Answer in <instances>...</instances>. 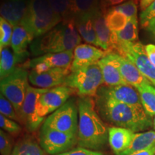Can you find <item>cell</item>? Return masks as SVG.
<instances>
[{"label": "cell", "mask_w": 155, "mask_h": 155, "mask_svg": "<svg viewBox=\"0 0 155 155\" xmlns=\"http://www.w3.org/2000/svg\"><path fill=\"white\" fill-rule=\"evenodd\" d=\"M96 107L101 117L114 127L124 128L135 133L153 127V121L143 107L128 105L108 98L96 95Z\"/></svg>", "instance_id": "obj_1"}, {"label": "cell", "mask_w": 155, "mask_h": 155, "mask_svg": "<svg viewBox=\"0 0 155 155\" xmlns=\"http://www.w3.org/2000/svg\"><path fill=\"white\" fill-rule=\"evenodd\" d=\"M78 129L77 144L79 147L98 151L108 141V128L103 121L91 97L78 100Z\"/></svg>", "instance_id": "obj_2"}, {"label": "cell", "mask_w": 155, "mask_h": 155, "mask_svg": "<svg viewBox=\"0 0 155 155\" xmlns=\"http://www.w3.org/2000/svg\"><path fill=\"white\" fill-rule=\"evenodd\" d=\"M82 38L75 27L73 19L63 20L48 33L35 38L30 45L32 55L73 51L81 44Z\"/></svg>", "instance_id": "obj_3"}, {"label": "cell", "mask_w": 155, "mask_h": 155, "mask_svg": "<svg viewBox=\"0 0 155 155\" xmlns=\"http://www.w3.org/2000/svg\"><path fill=\"white\" fill-rule=\"evenodd\" d=\"M62 21L52 9L48 0H29L20 25L35 39L48 33Z\"/></svg>", "instance_id": "obj_4"}, {"label": "cell", "mask_w": 155, "mask_h": 155, "mask_svg": "<svg viewBox=\"0 0 155 155\" xmlns=\"http://www.w3.org/2000/svg\"><path fill=\"white\" fill-rule=\"evenodd\" d=\"M104 85L101 70L98 63L71 72L63 86L72 88L80 97H96Z\"/></svg>", "instance_id": "obj_5"}, {"label": "cell", "mask_w": 155, "mask_h": 155, "mask_svg": "<svg viewBox=\"0 0 155 155\" xmlns=\"http://www.w3.org/2000/svg\"><path fill=\"white\" fill-rule=\"evenodd\" d=\"M74 93V91L69 87L60 86L50 88L42 94L37 103L35 111L28 127L29 130H36L46 116L61 108Z\"/></svg>", "instance_id": "obj_6"}, {"label": "cell", "mask_w": 155, "mask_h": 155, "mask_svg": "<svg viewBox=\"0 0 155 155\" xmlns=\"http://www.w3.org/2000/svg\"><path fill=\"white\" fill-rule=\"evenodd\" d=\"M29 86V73L23 67H18L0 82L1 94L12 104L17 114L22 108Z\"/></svg>", "instance_id": "obj_7"}, {"label": "cell", "mask_w": 155, "mask_h": 155, "mask_svg": "<svg viewBox=\"0 0 155 155\" xmlns=\"http://www.w3.org/2000/svg\"><path fill=\"white\" fill-rule=\"evenodd\" d=\"M42 127L77 136L78 129V107L73 99H70L45 120Z\"/></svg>", "instance_id": "obj_8"}, {"label": "cell", "mask_w": 155, "mask_h": 155, "mask_svg": "<svg viewBox=\"0 0 155 155\" xmlns=\"http://www.w3.org/2000/svg\"><path fill=\"white\" fill-rule=\"evenodd\" d=\"M113 52L132 62L151 83L154 82L155 66L147 57L144 45L142 43L137 42L134 43L117 45L114 47Z\"/></svg>", "instance_id": "obj_9"}, {"label": "cell", "mask_w": 155, "mask_h": 155, "mask_svg": "<svg viewBox=\"0 0 155 155\" xmlns=\"http://www.w3.org/2000/svg\"><path fill=\"white\" fill-rule=\"evenodd\" d=\"M77 143V136L50 129L41 128L40 144L45 153L57 155L69 151Z\"/></svg>", "instance_id": "obj_10"}, {"label": "cell", "mask_w": 155, "mask_h": 155, "mask_svg": "<svg viewBox=\"0 0 155 155\" xmlns=\"http://www.w3.org/2000/svg\"><path fill=\"white\" fill-rule=\"evenodd\" d=\"M105 50L88 44H81L73 50V60L71 72L98 63L107 55Z\"/></svg>", "instance_id": "obj_11"}, {"label": "cell", "mask_w": 155, "mask_h": 155, "mask_svg": "<svg viewBox=\"0 0 155 155\" xmlns=\"http://www.w3.org/2000/svg\"><path fill=\"white\" fill-rule=\"evenodd\" d=\"M71 73V68H52L42 73L31 71L29 73V82L36 88H53L63 86L65 79Z\"/></svg>", "instance_id": "obj_12"}, {"label": "cell", "mask_w": 155, "mask_h": 155, "mask_svg": "<svg viewBox=\"0 0 155 155\" xmlns=\"http://www.w3.org/2000/svg\"><path fill=\"white\" fill-rule=\"evenodd\" d=\"M97 94L107 96L112 99L128 105L143 107L140 96L134 87L129 84L119 85L115 86H101Z\"/></svg>", "instance_id": "obj_13"}, {"label": "cell", "mask_w": 155, "mask_h": 155, "mask_svg": "<svg viewBox=\"0 0 155 155\" xmlns=\"http://www.w3.org/2000/svg\"><path fill=\"white\" fill-rule=\"evenodd\" d=\"M98 63L101 70L104 86H115L127 84L119 71L116 53H108Z\"/></svg>", "instance_id": "obj_14"}, {"label": "cell", "mask_w": 155, "mask_h": 155, "mask_svg": "<svg viewBox=\"0 0 155 155\" xmlns=\"http://www.w3.org/2000/svg\"><path fill=\"white\" fill-rule=\"evenodd\" d=\"M49 89L50 88H39L31 86H29L27 89L24 102L18 115L19 123L28 127V129L32 121L39 98Z\"/></svg>", "instance_id": "obj_15"}, {"label": "cell", "mask_w": 155, "mask_h": 155, "mask_svg": "<svg viewBox=\"0 0 155 155\" xmlns=\"http://www.w3.org/2000/svg\"><path fill=\"white\" fill-rule=\"evenodd\" d=\"M29 0H3L0 7L1 17L13 28L20 25L24 18Z\"/></svg>", "instance_id": "obj_16"}, {"label": "cell", "mask_w": 155, "mask_h": 155, "mask_svg": "<svg viewBox=\"0 0 155 155\" xmlns=\"http://www.w3.org/2000/svg\"><path fill=\"white\" fill-rule=\"evenodd\" d=\"M135 132L124 128H108V143L116 155H120L130 146Z\"/></svg>", "instance_id": "obj_17"}, {"label": "cell", "mask_w": 155, "mask_h": 155, "mask_svg": "<svg viewBox=\"0 0 155 155\" xmlns=\"http://www.w3.org/2000/svg\"><path fill=\"white\" fill-rule=\"evenodd\" d=\"M116 59L121 76L127 84L136 88L150 81L141 73L138 68L127 58L116 53Z\"/></svg>", "instance_id": "obj_18"}, {"label": "cell", "mask_w": 155, "mask_h": 155, "mask_svg": "<svg viewBox=\"0 0 155 155\" xmlns=\"http://www.w3.org/2000/svg\"><path fill=\"white\" fill-rule=\"evenodd\" d=\"M93 20L98 40V48L105 50L107 53H111L113 50V32L110 30L106 25L103 12L99 10L93 15Z\"/></svg>", "instance_id": "obj_19"}, {"label": "cell", "mask_w": 155, "mask_h": 155, "mask_svg": "<svg viewBox=\"0 0 155 155\" xmlns=\"http://www.w3.org/2000/svg\"><path fill=\"white\" fill-rule=\"evenodd\" d=\"M29 53L16 54L8 48L0 50V78H4L11 75L17 68V65L26 61Z\"/></svg>", "instance_id": "obj_20"}, {"label": "cell", "mask_w": 155, "mask_h": 155, "mask_svg": "<svg viewBox=\"0 0 155 155\" xmlns=\"http://www.w3.org/2000/svg\"><path fill=\"white\" fill-rule=\"evenodd\" d=\"M73 19L74 20L75 28L81 38L89 45L91 44L98 48V40L94 28V20H93V15H80V16L75 17Z\"/></svg>", "instance_id": "obj_21"}, {"label": "cell", "mask_w": 155, "mask_h": 155, "mask_svg": "<svg viewBox=\"0 0 155 155\" xmlns=\"http://www.w3.org/2000/svg\"><path fill=\"white\" fill-rule=\"evenodd\" d=\"M139 22L138 18L134 17L129 19L127 25L123 30L119 32H113L112 42L114 48L119 44L134 43L139 42Z\"/></svg>", "instance_id": "obj_22"}, {"label": "cell", "mask_w": 155, "mask_h": 155, "mask_svg": "<svg viewBox=\"0 0 155 155\" xmlns=\"http://www.w3.org/2000/svg\"><path fill=\"white\" fill-rule=\"evenodd\" d=\"M155 147V130L135 133L130 146L120 155H129Z\"/></svg>", "instance_id": "obj_23"}, {"label": "cell", "mask_w": 155, "mask_h": 155, "mask_svg": "<svg viewBox=\"0 0 155 155\" xmlns=\"http://www.w3.org/2000/svg\"><path fill=\"white\" fill-rule=\"evenodd\" d=\"M34 40V37L22 25H19L13 30L10 47L16 54L28 53V45Z\"/></svg>", "instance_id": "obj_24"}, {"label": "cell", "mask_w": 155, "mask_h": 155, "mask_svg": "<svg viewBox=\"0 0 155 155\" xmlns=\"http://www.w3.org/2000/svg\"><path fill=\"white\" fill-rule=\"evenodd\" d=\"M141 104L145 112L150 117L155 116V87L150 81L137 87Z\"/></svg>", "instance_id": "obj_25"}, {"label": "cell", "mask_w": 155, "mask_h": 155, "mask_svg": "<svg viewBox=\"0 0 155 155\" xmlns=\"http://www.w3.org/2000/svg\"><path fill=\"white\" fill-rule=\"evenodd\" d=\"M12 155H46L34 137L25 136L14 146Z\"/></svg>", "instance_id": "obj_26"}, {"label": "cell", "mask_w": 155, "mask_h": 155, "mask_svg": "<svg viewBox=\"0 0 155 155\" xmlns=\"http://www.w3.org/2000/svg\"><path fill=\"white\" fill-rule=\"evenodd\" d=\"M37 59L44 62L50 68H71L73 60V52L65 51L57 53H48L39 56Z\"/></svg>", "instance_id": "obj_27"}, {"label": "cell", "mask_w": 155, "mask_h": 155, "mask_svg": "<svg viewBox=\"0 0 155 155\" xmlns=\"http://www.w3.org/2000/svg\"><path fill=\"white\" fill-rule=\"evenodd\" d=\"M99 10H101L100 0H71L72 18L80 15H93Z\"/></svg>", "instance_id": "obj_28"}, {"label": "cell", "mask_w": 155, "mask_h": 155, "mask_svg": "<svg viewBox=\"0 0 155 155\" xmlns=\"http://www.w3.org/2000/svg\"><path fill=\"white\" fill-rule=\"evenodd\" d=\"M104 14L106 24L112 32H119L123 30L129 21V17L114 9H108Z\"/></svg>", "instance_id": "obj_29"}, {"label": "cell", "mask_w": 155, "mask_h": 155, "mask_svg": "<svg viewBox=\"0 0 155 155\" xmlns=\"http://www.w3.org/2000/svg\"><path fill=\"white\" fill-rule=\"evenodd\" d=\"M53 11L63 20L73 19L71 0H48Z\"/></svg>", "instance_id": "obj_30"}, {"label": "cell", "mask_w": 155, "mask_h": 155, "mask_svg": "<svg viewBox=\"0 0 155 155\" xmlns=\"http://www.w3.org/2000/svg\"><path fill=\"white\" fill-rule=\"evenodd\" d=\"M14 28L11 24L0 17V50L9 48L11 45Z\"/></svg>", "instance_id": "obj_31"}, {"label": "cell", "mask_w": 155, "mask_h": 155, "mask_svg": "<svg viewBox=\"0 0 155 155\" xmlns=\"http://www.w3.org/2000/svg\"><path fill=\"white\" fill-rule=\"evenodd\" d=\"M0 113L5 117L19 122L18 114L12 104L3 94H0Z\"/></svg>", "instance_id": "obj_32"}, {"label": "cell", "mask_w": 155, "mask_h": 155, "mask_svg": "<svg viewBox=\"0 0 155 155\" xmlns=\"http://www.w3.org/2000/svg\"><path fill=\"white\" fill-rule=\"evenodd\" d=\"M114 10L123 13L129 19L137 17V4L135 0H128L125 2L111 7Z\"/></svg>", "instance_id": "obj_33"}, {"label": "cell", "mask_w": 155, "mask_h": 155, "mask_svg": "<svg viewBox=\"0 0 155 155\" xmlns=\"http://www.w3.org/2000/svg\"><path fill=\"white\" fill-rule=\"evenodd\" d=\"M0 127L1 129L12 136H17L22 131V128L14 120L0 115Z\"/></svg>", "instance_id": "obj_34"}, {"label": "cell", "mask_w": 155, "mask_h": 155, "mask_svg": "<svg viewBox=\"0 0 155 155\" xmlns=\"http://www.w3.org/2000/svg\"><path fill=\"white\" fill-rule=\"evenodd\" d=\"M13 149L12 138L2 129L0 131V153L1 155H12Z\"/></svg>", "instance_id": "obj_35"}, {"label": "cell", "mask_w": 155, "mask_h": 155, "mask_svg": "<svg viewBox=\"0 0 155 155\" xmlns=\"http://www.w3.org/2000/svg\"><path fill=\"white\" fill-rule=\"evenodd\" d=\"M154 17H155V1L150 7L141 12L140 22L141 26L143 28H146L150 21Z\"/></svg>", "instance_id": "obj_36"}, {"label": "cell", "mask_w": 155, "mask_h": 155, "mask_svg": "<svg viewBox=\"0 0 155 155\" xmlns=\"http://www.w3.org/2000/svg\"><path fill=\"white\" fill-rule=\"evenodd\" d=\"M57 155H105L104 153L99 151H95L88 150V149L83 148V147H77L73 150H71L67 152L59 154Z\"/></svg>", "instance_id": "obj_37"}, {"label": "cell", "mask_w": 155, "mask_h": 155, "mask_svg": "<svg viewBox=\"0 0 155 155\" xmlns=\"http://www.w3.org/2000/svg\"><path fill=\"white\" fill-rule=\"evenodd\" d=\"M128 0H100L101 9L104 13L108 9L125 2Z\"/></svg>", "instance_id": "obj_38"}, {"label": "cell", "mask_w": 155, "mask_h": 155, "mask_svg": "<svg viewBox=\"0 0 155 155\" xmlns=\"http://www.w3.org/2000/svg\"><path fill=\"white\" fill-rule=\"evenodd\" d=\"M144 50L149 60L155 66V45H144Z\"/></svg>", "instance_id": "obj_39"}, {"label": "cell", "mask_w": 155, "mask_h": 155, "mask_svg": "<svg viewBox=\"0 0 155 155\" xmlns=\"http://www.w3.org/2000/svg\"><path fill=\"white\" fill-rule=\"evenodd\" d=\"M145 28L152 35L153 38L155 39V17L151 19L150 22L148 23V25H147V27Z\"/></svg>", "instance_id": "obj_40"}, {"label": "cell", "mask_w": 155, "mask_h": 155, "mask_svg": "<svg viewBox=\"0 0 155 155\" xmlns=\"http://www.w3.org/2000/svg\"><path fill=\"white\" fill-rule=\"evenodd\" d=\"M154 1L155 0H140L139 6H140V9L141 12L145 10L147 7H150Z\"/></svg>", "instance_id": "obj_41"}, {"label": "cell", "mask_w": 155, "mask_h": 155, "mask_svg": "<svg viewBox=\"0 0 155 155\" xmlns=\"http://www.w3.org/2000/svg\"><path fill=\"white\" fill-rule=\"evenodd\" d=\"M129 155H155V147L149 150L141 151V152H135Z\"/></svg>", "instance_id": "obj_42"}, {"label": "cell", "mask_w": 155, "mask_h": 155, "mask_svg": "<svg viewBox=\"0 0 155 155\" xmlns=\"http://www.w3.org/2000/svg\"><path fill=\"white\" fill-rule=\"evenodd\" d=\"M153 127H154L155 130V116H154V119H153Z\"/></svg>", "instance_id": "obj_43"}]
</instances>
